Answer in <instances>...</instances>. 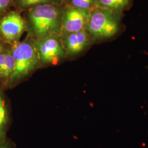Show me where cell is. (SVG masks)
<instances>
[{
    "label": "cell",
    "mask_w": 148,
    "mask_h": 148,
    "mask_svg": "<svg viewBox=\"0 0 148 148\" xmlns=\"http://www.w3.org/2000/svg\"><path fill=\"white\" fill-rule=\"evenodd\" d=\"M12 54L15 60V69L8 80L10 84L28 75L36 67L40 59L37 48L30 43H18Z\"/></svg>",
    "instance_id": "cell-1"
},
{
    "label": "cell",
    "mask_w": 148,
    "mask_h": 148,
    "mask_svg": "<svg viewBox=\"0 0 148 148\" xmlns=\"http://www.w3.org/2000/svg\"><path fill=\"white\" fill-rule=\"evenodd\" d=\"M114 12L108 10L92 12L89 16L87 26L93 37L103 39L116 34L119 29V21Z\"/></svg>",
    "instance_id": "cell-2"
},
{
    "label": "cell",
    "mask_w": 148,
    "mask_h": 148,
    "mask_svg": "<svg viewBox=\"0 0 148 148\" xmlns=\"http://www.w3.org/2000/svg\"><path fill=\"white\" fill-rule=\"evenodd\" d=\"M34 32L37 36L45 38L58 27V12L49 5L36 6L30 13Z\"/></svg>",
    "instance_id": "cell-3"
},
{
    "label": "cell",
    "mask_w": 148,
    "mask_h": 148,
    "mask_svg": "<svg viewBox=\"0 0 148 148\" xmlns=\"http://www.w3.org/2000/svg\"><path fill=\"white\" fill-rule=\"evenodd\" d=\"M36 47L40 59L45 64H55L64 54L58 41L53 38L37 42Z\"/></svg>",
    "instance_id": "cell-4"
},
{
    "label": "cell",
    "mask_w": 148,
    "mask_h": 148,
    "mask_svg": "<svg viewBox=\"0 0 148 148\" xmlns=\"http://www.w3.org/2000/svg\"><path fill=\"white\" fill-rule=\"evenodd\" d=\"M24 27V21L18 14L5 16L0 23V32L6 40L13 41L21 35Z\"/></svg>",
    "instance_id": "cell-5"
},
{
    "label": "cell",
    "mask_w": 148,
    "mask_h": 148,
    "mask_svg": "<svg viewBox=\"0 0 148 148\" xmlns=\"http://www.w3.org/2000/svg\"><path fill=\"white\" fill-rule=\"evenodd\" d=\"M89 16L85 10L80 8L71 9L64 16L63 27L65 31L69 33H74L82 31L86 23H88Z\"/></svg>",
    "instance_id": "cell-6"
},
{
    "label": "cell",
    "mask_w": 148,
    "mask_h": 148,
    "mask_svg": "<svg viewBox=\"0 0 148 148\" xmlns=\"http://www.w3.org/2000/svg\"><path fill=\"white\" fill-rule=\"evenodd\" d=\"M90 44V38L85 31L71 33L66 37L65 46L68 53L70 55L81 52Z\"/></svg>",
    "instance_id": "cell-7"
},
{
    "label": "cell",
    "mask_w": 148,
    "mask_h": 148,
    "mask_svg": "<svg viewBox=\"0 0 148 148\" xmlns=\"http://www.w3.org/2000/svg\"><path fill=\"white\" fill-rule=\"evenodd\" d=\"M7 121L8 114L5 101L0 95V143L6 141Z\"/></svg>",
    "instance_id": "cell-8"
},
{
    "label": "cell",
    "mask_w": 148,
    "mask_h": 148,
    "mask_svg": "<svg viewBox=\"0 0 148 148\" xmlns=\"http://www.w3.org/2000/svg\"><path fill=\"white\" fill-rule=\"evenodd\" d=\"M99 4L108 10L119 12L130 5V0H98Z\"/></svg>",
    "instance_id": "cell-9"
},
{
    "label": "cell",
    "mask_w": 148,
    "mask_h": 148,
    "mask_svg": "<svg viewBox=\"0 0 148 148\" xmlns=\"http://www.w3.org/2000/svg\"><path fill=\"white\" fill-rule=\"evenodd\" d=\"M15 69V60L12 54L7 53L5 64L1 74L0 77L3 79L9 80L11 75L13 73Z\"/></svg>",
    "instance_id": "cell-10"
},
{
    "label": "cell",
    "mask_w": 148,
    "mask_h": 148,
    "mask_svg": "<svg viewBox=\"0 0 148 148\" xmlns=\"http://www.w3.org/2000/svg\"><path fill=\"white\" fill-rule=\"evenodd\" d=\"M95 0H72L73 5L77 8L86 10L89 8Z\"/></svg>",
    "instance_id": "cell-11"
},
{
    "label": "cell",
    "mask_w": 148,
    "mask_h": 148,
    "mask_svg": "<svg viewBox=\"0 0 148 148\" xmlns=\"http://www.w3.org/2000/svg\"><path fill=\"white\" fill-rule=\"evenodd\" d=\"M10 0H0V12L3 10L9 5Z\"/></svg>",
    "instance_id": "cell-12"
},
{
    "label": "cell",
    "mask_w": 148,
    "mask_h": 148,
    "mask_svg": "<svg viewBox=\"0 0 148 148\" xmlns=\"http://www.w3.org/2000/svg\"><path fill=\"white\" fill-rule=\"evenodd\" d=\"M0 148H13L11 143H8L7 140L5 142L0 143Z\"/></svg>",
    "instance_id": "cell-13"
},
{
    "label": "cell",
    "mask_w": 148,
    "mask_h": 148,
    "mask_svg": "<svg viewBox=\"0 0 148 148\" xmlns=\"http://www.w3.org/2000/svg\"><path fill=\"white\" fill-rule=\"evenodd\" d=\"M32 0H21V4L24 6L31 5V3Z\"/></svg>",
    "instance_id": "cell-14"
},
{
    "label": "cell",
    "mask_w": 148,
    "mask_h": 148,
    "mask_svg": "<svg viewBox=\"0 0 148 148\" xmlns=\"http://www.w3.org/2000/svg\"><path fill=\"white\" fill-rule=\"evenodd\" d=\"M46 1H47V0H32L31 5H35V4H38V3H43V2H46Z\"/></svg>",
    "instance_id": "cell-15"
},
{
    "label": "cell",
    "mask_w": 148,
    "mask_h": 148,
    "mask_svg": "<svg viewBox=\"0 0 148 148\" xmlns=\"http://www.w3.org/2000/svg\"><path fill=\"white\" fill-rule=\"evenodd\" d=\"M2 46H1V45H0V53H1V52H2Z\"/></svg>",
    "instance_id": "cell-16"
}]
</instances>
